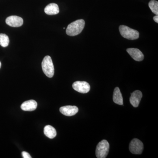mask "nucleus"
Here are the masks:
<instances>
[{
  "label": "nucleus",
  "mask_w": 158,
  "mask_h": 158,
  "mask_svg": "<svg viewBox=\"0 0 158 158\" xmlns=\"http://www.w3.org/2000/svg\"><path fill=\"white\" fill-rule=\"evenodd\" d=\"M85 21L84 19H78L71 23L66 30V34L69 36H75L81 33L85 27Z\"/></svg>",
  "instance_id": "f257e3e1"
},
{
  "label": "nucleus",
  "mask_w": 158,
  "mask_h": 158,
  "mask_svg": "<svg viewBox=\"0 0 158 158\" xmlns=\"http://www.w3.org/2000/svg\"><path fill=\"white\" fill-rule=\"evenodd\" d=\"M119 32L123 37L131 40L138 39L139 33L138 31L131 28L126 26L121 25L119 27Z\"/></svg>",
  "instance_id": "f03ea898"
},
{
  "label": "nucleus",
  "mask_w": 158,
  "mask_h": 158,
  "mask_svg": "<svg viewBox=\"0 0 158 158\" xmlns=\"http://www.w3.org/2000/svg\"><path fill=\"white\" fill-rule=\"evenodd\" d=\"M43 71L49 78H52L54 75V66L52 58L49 56H46L42 62Z\"/></svg>",
  "instance_id": "7ed1b4c3"
},
{
  "label": "nucleus",
  "mask_w": 158,
  "mask_h": 158,
  "mask_svg": "<svg viewBox=\"0 0 158 158\" xmlns=\"http://www.w3.org/2000/svg\"><path fill=\"white\" fill-rule=\"evenodd\" d=\"M110 144L107 141L103 140L99 142L96 147V156L98 158L106 157L109 153Z\"/></svg>",
  "instance_id": "20e7f679"
},
{
  "label": "nucleus",
  "mask_w": 158,
  "mask_h": 158,
  "mask_svg": "<svg viewBox=\"0 0 158 158\" xmlns=\"http://www.w3.org/2000/svg\"><path fill=\"white\" fill-rule=\"evenodd\" d=\"M144 149V146L142 142L137 138H134L130 143V152L134 154H141Z\"/></svg>",
  "instance_id": "39448f33"
},
{
  "label": "nucleus",
  "mask_w": 158,
  "mask_h": 158,
  "mask_svg": "<svg viewBox=\"0 0 158 158\" xmlns=\"http://www.w3.org/2000/svg\"><path fill=\"white\" fill-rule=\"evenodd\" d=\"M72 86L75 90L81 93H87L90 90V85L87 82L77 81L73 83Z\"/></svg>",
  "instance_id": "423d86ee"
},
{
  "label": "nucleus",
  "mask_w": 158,
  "mask_h": 158,
  "mask_svg": "<svg viewBox=\"0 0 158 158\" xmlns=\"http://www.w3.org/2000/svg\"><path fill=\"white\" fill-rule=\"evenodd\" d=\"M6 22L7 25L14 27H21L23 23V19L16 15L9 16L6 19Z\"/></svg>",
  "instance_id": "0eeeda50"
},
{
  "label": "nucleus",
  "mask_w": 158,
  "mask_h": 158,
  "mask_svg": "<svg viewBox=\"0 0 158 158\" xmlns=\"http://www.w3.org/2000/svg\"><path fill=\"white\" fill-rule=\"evenodd\" d=\"M60 112L65 116H71L75 115L78 112V108L76 106H67L60 108Z\"/></svg>",
  "instance_id": "6e6552de"
},
{
  "label": "nucleus",
  "mask_w": 158,
  "mask_h": 158,
  "mask_svg": "<svg viewBox=\"0 0 158 158\" xmlns=\"http://www.w3.org/2000/svg\"><path fill=\"white\" fill-rule=\"evenodd\" d=\"M142 97V93L141 91L140 90H135L131 94V96L130 98V103L134 107H138Z\"/></svg>",
  "instance_id": "1a4fd4ad"
},
{
  "label": "nucleus",
  "mask_w": 158,
  "mask_h": 158,
  "mask_svg": "<svg viewBox=\"0 0 158 158\" xmlns=\"http://www.w3.org/2000/svg\"><path fill=\"white\" fill-rule=\"evenodd\" d=\"M127 51L131 57L134 60L138 62L142 61L144 59V56L142 52L137 48H130L127 49Z\"/></svg>",
  "instance_id": "9d476101"
},
{
  "label": "nucleus",
  "mask_w": 158,
  "mask_h": 158,
  "mask_svg": "<svg viewBox=\"0 0 158 158\" xmlns=\"http://www.w3.org/2000/svg\"><path fill=\"white\" fill-rule=\"evenodd\" d=\"M37 104L34 100H30L24 102L21 106V108L23 111H33L37 109Z\"/></svg>",
  "instance_id": "9b49d317"
},
{
  "label": "nucleus",
  "mask_w": 158,
  "mask_h": 158,
  "mask_svg": "<svg viewBox=\"0 0 158 158\" xmlns=\"http://www.w3.org/2000/svg\"><path fill=\"white\" fill-rule=\"evenodd\" d=\"M44 12L48 15L58 14L59 12V6L55 3H51L45 7Z\"/></svg>",
  "instance_id": "f8f14e48"
},
{
  "label": "nucleus",
  "mask_w": 158,
  "mask_h": 158,
  "mask_svg": "<svg viewBox=\"0 0 158 158\" xmlns=\"http://www.w3.org/2000/svg\"><path fill=\"white\" fill-rule=\"evenodd\" d=\"M113 101L117 104L123 105V98L120 89L118 87H116L114 89L113 95Z\"/></svg>",
  "instance_id": "ddd939ff"
},
{
  "label": "nucleus",
  "mask_w": 158,
  "mask_h": 158,
  "mask_svg": "<svg viewBox=\"0 0 158 158\" xmlns=\"http://www.w3.org/2000/svg\"><path fill=\"white\" fill-rule=\"evenodd\" d=\"M44 132L45 136L50 139L55 138L57 135L56 131L55 128L51 125L46 126L44 128Z\"/></svg>",
  "instance_id": "4468645a"
},
{
  "label": "nucleus",
  "mask_w": 158,
  "mask_h": 158,
  "mask_svg": "<svg viewBox=\"0 0 158 158\" xmlns=\"http://www.w3.org/2000/svg\"><path fill=\"white\" fill-rule=\"evenodd\" d=\"M9 37L6 34H0V45L3 47H6L9 45Z\"/></svg>",
  "instance_id": "2eb2a0df"
},
{
  "label": "nucleus",
  "mask_w": 158,
  "mask_h": 158,
  "mask_svg": "<svg viewBox=\"0 0 158 158\" xmlns=\"http://www.w3.org/2000/svg\"><path fill=\"white\" fill-rule=\"evenodd\" d=\"M148 6L153 13L156 15H158V2L155 0H152L149 2Z\"/></svg>",
  "instance_id": "dca6fc26"
},
{
  "label": "nucleus",
  "mask_w": 158,
  "mask_h": 158,
  "mask_svg": "<svg viewBox=\"0 0 158 158\" xmlns=\"http://www.w3.org/2000/svg\"><path fill=\"white\" fill-rule=\"evenodd\" d=\"M23 158H31V156L28 153L26 152H23L22 153Z\"/></svg>",
  "instance_id": "f3484780"
},
{
  "label": "nucleus",
  "mask_w": 158,
  "mask_h": 158,
  "mask_svg": "<svg viewBox=\"0 0 158 158\" xmlns=\"http://www.w3.org/2000/svg\"><path fill=\"white\" fill-rule=\"evenodd\" d=\"M153 19L154 21H155L156 23H158V15H156V16H154Z\"/></svg>",
  "instance_id": "a211bd4d"
},
{
  "label": "nucleus",
  "mask_w": 158,
  "mask_h": 158,
  "mask_svg": "<svg viewBox=\"0 0 158 158\" xmlns=\"http://www.w3.org/2000/svg\"><path fill=\"white\" fill-rule=\"evenodd\" d=\"M1 66H2V63H1V62H0V68H1Z\"/></svg>",
  "instance_id": "6ab92c4d"
}]
</instances>
